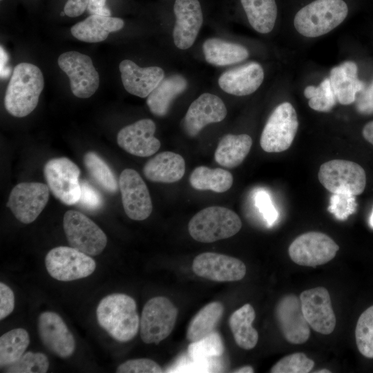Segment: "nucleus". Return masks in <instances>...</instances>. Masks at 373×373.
Returning <instances> with one entry per match:
<instances>
[{
	"instance_id": "obj_50",
	"label": "nucleus",
	"mask_w": 373,
	"mask_h": 373,
	"mask_svg": "<svg viewBox=\"0 0 373 373\" xmlns=\"http://www.w3.org/2000/svg\"><path fill=\"white\" fill-rule=\"evenodd\" d=\"M7 61V55L2 47H1V75L3 73L4 65Z\"/></svg>"
},
{
	"instance_id": "obj_4",
	"label": "nucleus",
	"mask_w": 373,
	"mask_h": 373,
	"mask_svg": "<svg viewBox=\"0 0 373 373\" xmlns=\"http://www.w3.org/2000/svg\"><path fill=\"white\" fill-rule=\"evenodd\" d=\"M241 227V220L233 211L218 206L202 209L193 216L188 224L191 236L204 243L230 238Z\"/></svg>"
},
{
	"instance_id": "obj_22",
	"label": "nucleus",
	"mask_w": 373,
	"mask_h": 373,
	"mask_svg": "<svg viewBox=\"0 0 373 373\" xmlns=\"http://www.w3.org/2000/svg\"><path fill=\"white\" fill-rule=\"evenodd\" d=\"M119 69L126 90L142 98L148 97L164 78V72L160 67L141 68L129 59L122 61Z\"/></svg>"
},
{
	"instance_id": "obj_33",
	"label": "nucleus",
	"mask_w": 373,
	"mask_h": 373,
	"mask_svg": "<svg viewBox=\"0 0 373 373\" xmlns=\"http://www.w3.org/2000/svg\"><path fill=\"white\" fill-rule=\"evenodd\" d=\"M223 313L224 306L220 302L206 305L190 321L186 331L187 339L191 343L195 342L214 332Z\"/></svg>"
},
{
	"instance_id": "obj_21",
	"label": "nucleus",
	"mask_w": 373,
	"mask_h": 373,
	"mask_svg": "<svg viewBox=\"0 0 373 373\" xmlns=\"http://www.w3.org/2000/svg\"><path fill=\"white\" fill-rule=\"evenodd\" d=\"M175 23L173 30L176 47L186 50L195 42L203 23L198 0H175L173 6Z\"/></svg>"
},
{
	"instance_id": "obj_11",
	"label": "nucleus",
	"mask_w": 373,
	"mask_h": 373,
	"mask_svg": "<svg viewBox=\"0 0 373 373\" xmlns=\"http://www.w3.org/2000/svg\"><path fill=\"white\" fill-rule=\"evenodd\" d=\"M338 249V245L327 234L309 231L298 236L289 245L288 253L295 263L314 267L332 260Z\"/></svg>"
},
{
	"instance_id": "obj_35",
	"label": "nucleus",
	"mask_w": 373,
	"mask_h": 373,
	"mask_svg": "<svg viewBox=\"0 0 373 373\" xmlns=\"http://www.w3.org/2000/svg\"><path fill=\"white\" fill-rule=\"evenodd\" d=\"M84 163L90 175L104 191L110 193L117 191L119 184L115 174L97 153H86Z\"/></svg>"
},
{
	"instance_id": "obj_47",
	"label": "nucleus",
	"mask_w": 373,
	"mask_h": 373,
	"mask_svg": "<svg viewBox=\"0 0 373 373\" xmlns=\"http://www.w3.org/2000/svg\"><path fill=\"white\" fill-rule=\"evenodd\" d=\"M89 0H68L66 3L64 12L70 17H76L87 9Z\"/></svg>"
},
{
	"instance_id": "obj_24",
	"label": "nucleus",
	"mask_w": 373,
	"mask_h": 373,
	"mask_svg": "<svg viewBox=\"0 0 373 373\" xmlns=\"http://www.w3.org/2000/svg\"><path fill=\"white\" fill-rule=\"evenodd\" d=\"M184 173V159L180 155L171 151L155 155L143 167L146 178L153 182H175L182 178Z\"/></svg>"
},
{
	"instance_id": "obj_8",
	"label": "nucleus",
	"mask_w": 373,
	"mask_h": 373,
	"mask_svg": "<svg viewBox=\"0 0 373 373\" xmlns=\"http://www.w3.org/2000/svg\"><path fill=\"white\" fill-rule=\"evenodd\" d=\"M66 237L70 247L89 256H97L104 249L107 237L100 227L82 213L67 211L63 218Z\"/></svg>"
},
{
	"instance_id": "obj_30",
	"label": "nucleus",
	"mask_w": 373,
	"mask_h": 373,
	"mask_svg": "<svg viewBox=\"0 0 373 373\" xmlns=\"http://www.w3.org/2000/svg\"><path fill=\"white\" fill-rule=\"evenodd\" d=\"M255 317L254 307L247 303L236 310L229 318V327L234 340L244 350H251L258 343V333L252 326Z\"/></svg>"
},
{
	"instance_id": "obj_31",
	"label": "nucleus",
	"mask_w": 373,
	"mask_h": 373,
	"mask_svg": "<svg viewBox=\"0 0 373 373\" xmlns=\"http://www.w3.org/2000/svg\"><path fill=\"white\" fill-rule=\"evenodd\" d=\"M240 2L255 30L267 34L273 30L278 14L276 0H240Z\"/></svg>"
},
{
	"instance_id": "obj_39",
	"label": "nucleus",
	"mask_w": 373,
	"mask_h": 373,
	"mask_svg": "<svg viewBox=\"0 0 373 373\" xmlns=\"http://www.w3.org/2000/svg\"><path fill=\"white\" fill-rule=\"evenodd\" d=\"M49 367L47 356L41 352H28L17 361L6 366L8 373H45Z\"/></svg>"
},
{
	"instance_id": "obj_40",
	"label": "nucleus",
	"mask_w": 373,
	"mask_h": 373,
	"mask_svg": "<svg viewBox=\"0 0 373 373\" xmlns=\"http://www.w3.org/2000/svg\"><path fill=\"white\" fill-rule=\"evenodd\" d=\"M314 366V362L304 353L296 352L285 356L271 368V373H307Z\"/></svg>"
},
{
	"instance_id": "obj_1",
	"label": "nucleus",
	"mask_w": 373,
	"mask_h": 373,
	"mask_svg": "<svg viewBox=\"0 0 373 373\" xmlns=\"http://www.w3.org/2000/svg\"><path fill=\"white\" fill-rule=\"evenodd\" d=\"M97 320L115 340L124 343L137 334L140 320L135 300L124 294H112L103 298L96 309Z\"/></svg>"
},
{
	"instance_id": "obj_23",
	"label": "nucleus",
	"mask_w": 373,
	"mask_h": 373,
	"mask_svg": "<svg viewBox=\"0 0 373 373\" xmlns=\"http://www.w3.org/2000/svg\"><path fill=\"white\" fill-rule=\"evenodd\" d=\"M264 79V70L257 62H249L224 72L218 79L220 88L225 93L245 96L254 93Z\"/></svg>"
},
{
	"instance_id": "obj_38",
	"label": "nucleus",
	"mask_w": 373,
	"mask_h": 373,
	"mask_svg": "<svg viewBox=\"0 0 373 373\" xmlns=\"http://www.w3.org/2000/svg\"><path fill=\"white\" fill-rule=\"evenodd\" d=\"M224 350L222 340L215 331L197 341L191 342L188 347L189 354L194 361L220 356Z\"/></svg>"
},
{
	"instance_id": "obj_13",
	"label": "nucleus",
	"mask_w": 373,
	"mask_h": 373,
	"mask_svg": "<svg viewBox=\"0 0 373 373\" xmlns=\"http://www.w3.org/2000/svg\"><path fill=\"white\" fill-rule=\"evenodd\" d=\"M49 187L41 182H21L12 189L7 203L15 217L23 224L35 221L48 203Z\"/></svg>"
},
{
	"instance_id": "obj_15",
	"label": "nucleus",
	"mask_w": 373,
	"mask_h": 373,
	"mask_svg": "<svg viewBox=\"0 0 373 373\" xmlns=\"http://www.w3.org/2000/svg\"><path fill=\"white\" fill-rule=\"evenodd\" d=\"M299 298L303 315L309 326L322 334H331L336 319L327 289L323 287L312 288L303 291Z\"/></svg>"
},
{
	"instance_id": "obj_43",
	"label": "nucleus",
	"mask_w": 373,
	"mask_h": 373,
	"mask_svg": "<svg viewBox=\"0 0 373 373\" xmlns=\"http://www.w3.org/2000/svg\"><path fill=\"white\" fill-rule=\"evenodd\" d=\"M81 195L78 203L85 209L95 211L99 209L103 204L101 194L88 182H80Z\"/></svg>"
},
{
	"instance_id": "obj_3",
	"label": "nucleus",
	"mask_w": 373,
	"mask_h": 373,
	"mask_svg": "<svg viewBox=\"0 0 373 373\" xmlns=\"http://www.w3.org/2000/svg\"><path fill=\"white\" fill-rule=\"evenodd\" d=\"M347 14L348 6L343 0H314L296 12L294 25L300 35L317 37L339 26Z\"/></svg>"
},
{
	"instance_id": "obj_53",
	"label": "nucleus",
	"mask_w": 373,
	"mask_h": 373,
	"mask_svg": "<svg viewBox=\"0 0 373 373\" xmlns=\"http://www.w3.org/2000/svg\"><path fill=\"white\" fill-rule=\"evenodd\" d=\"M370 224L371 227L373 228V210L372 211V213H371V216H370Z\"/></svg>"
},
{
	"instance_id": "obj_28",
	"label": "nucleus",
	"mask_w": 373,
	"mask_h": 373,
	"mask_svg": "<svg viewBox=\"0 0 373 373\" xmlns=\"http://www.w3.org/2000/svg\"><path fill=\"white\" fill-rule=\"evenodd\" d=\"M252 146V139L247 134H227L220 140L214 153L215 160L227 168H234L245 159Z\"/></svg>"
},
{
	"instance_id": "obj_2",
	"label": "nucleus",
	"mask_w": 373,
	"mask_h": 373,
	"mask_svg": "<svg viewBox=\"0 0 373 373\" xmlns=\"http://www.w3.org/2000/svg\"><path fill=\"white\" fill-rule=\"evenodd\" d=\"M44 86V76L37 66L26 62L17 64L4 97L6 111L14 117L27 116L37 107Z\"/></svg>"
},
{
	"instance_id": "obj_41",
	"label": "nucleus",
	"mask_w": 373,
	"mask_h": 373,
	"mask_svg": "<svg viewBox=\"0 0 373 373\" xmlns=\"http://www.w3.org/2000/svg\"><path fill=\"white\" fill-rule=\"evenodd\" d=\"M356 195L350 193H332L327 211L338 220H345L357 209Z\"/></svg>"
},
{
	"instance_id": "obj_44",
	"label": "nucleus",
	"mask_w": 373,
	"mask_h": 373,
	"mask_svg": "<svg viewBox=\"0 0 373 373\" xmlns=\"http://www.w3.org/2000/svg\"><path fill=\"white\" fill-rule=\"evenodd\" d=\"M255 204L267 224L271 226L277 220L278 214L272 204L269 195L264 191H258L255 196Z\"/></svg>"
},
{
	"instance_id": "obj_18",
	"label": "nucleus",
	"mask_w": 373,
	"mask_h": 373,
	"mask_svg": "<svg viewBox=\"0 0 373 373\" xmlns=\"http://www.w3.org/2000/svg\"><path fill=\"white\" fill-rule=\"evenodd\" d=\"M227 113L224 103L219 97L205 93L191 104L182 126L186 134L193 137L207 125L222 121Z\"/></svg>"
},
{
	"instance_id": "obj_45",
	"label": "nucleus",
	"mask_w": 373,
	"mask_h": 373,
	"mask_svg": "<svg viewBox=\"0 0 373 373\" xmlns=\"http://www.w3.org/2000/svg\"><path fill=\"white\" fill-rule=\"evenodd\" d=\"M356 95L355 107L357 112L363 115L373 113V79L371 83L365 86Z\"/></svg>"
},
{
	"instance_id": "obj_42",
	"label": "nucleus",
	"mask_w": 373,
	"mask_h": 373,
	"mask_svg": "<svg viewBox=\"0 0 373 373\" xmlns=\"http://www.w3.org/2000/svg\"><path fill=\"white\" fill-rule=\"evenodd\" d=\"M116 372L119 373H160L161 367L149 358L128 360L119 365Z\"/></svg>"
},
{
	"instance_id": "obj_29",
	"label": "nucleus",
	"mask_w": 373,
	"mask_h": 373,
	"mask_svg": "<svg viewBox=\"0 0 373 373\" xmlns=\"http://www.w3.org/2000/svg\"><path fill=\"white\" fill-rule=\"evenodd\" d=\"M202 49L206 61L216 66L236 64L249 57V51L243 46L219 38L207 39Z\"/></svg>"
},
{
	"instance_id": "obj_46",
	"label": "nucleus",
	"mask_w": 373,
	"mask_h": 373,
	"mask_svg": "<svg viewBox=\"0 0 373 373\" xmlns=\"http://www.w3.org/2000/svg\"><path fill=\"white\" fill-rule=\"evenodd\" d=\"M15 307V295L6 284L0 283V319L10 315Z\"/></svg>"
},
{
	"instance_id": "obj_52",
	"label": "nucleus",
	"mask_w": 373,
	"mask_h": 373,
	"mask_svg": "<svg viewBox=\"0 0 373 373\" xmlns=\"http://www.w3.org/2000/svg\"><path fill=\"white\" fill-rule=\"evenodd\" d=\"M331 371L327 369H321L318 371H315V373H330Z\"/></svg>"
},
{
	"instance_id": "obj_25",
	"label": "nucleus",
	"mask_w": 373,
	"mask_h": 373,
	"mask_svg": "<svg viewBox=\"0 0 373 373\" xmlns=\"http://www.w3.org/2000/svg\"><path fill=\"white\" fill-rule=\"evenodd\" d=\"M357 72V66L352 61H346L331 70L329 78L331 86L337 102L341 104L354 102L357 94L365 86L358 79Z\"/></svg>"
},
{
	"instance_id": "obj_17",
	"label": "nucleus",
	"mask_w": 373,
	"mask_h": 373,
	"mask_svg": "<svg viewBox=\"0 0 373 373\" xmlns=\"http://www.w3.org/2000/svg\"><path fill=\"white\" fill-rule=\"evenodd\" d=\"M192 269L198 276L218 282L240 280L247 271L240 260L214 252L198 255L193 261Z\"/></svg>"
},
{
	"instance_id": "obj_36",
	"label": "nucleus",
	"mask_w": 373,
	"mask_h": 373,
	"mask_svg": "<svg viewBox=\"0 0 373 373\" xmlns=\"http://www.w3.org/2000/svg\"><path fill=\"white\" fill-rule=\"evenodd\" d=\"M304 95L309 99V107L319 112L330 111L337 102L329 78L323 79L318 87L307 86Z\"/></svg>"
},
{
	"instance_id": "obj_48",
	"label": "nucleus",
	"mask_w": 373,
	"mask_h": 373,
	"mask_svg": "<svg viewBox=\"0 0 373 373\" xmlns=\"http://www.w3.org/2000/svg\"><path fill=\"white\" fill-rule=\"evenodd\" d=\"M106 0H89L87 10L90 15L111 16V10L106 5Z\"/></svg>"
},
{
	"instance_id": "obj_9",
	"label": "nucleus",
	"mask_w": 373,
	"mask_h": 373,
	"mask_svg": "<svg viewBox=\"0 0 373 373\" xmlns=\"http://www.w3.org/2000/svg\"><path fill=\"white\" fill-rule=\"evenodd\" d=\"M48 274L59 281L86 278L96 268L93 258L72 247L60 246L50 250L45 258Z\"/></svg>"
},
{
	"instance_id": "obj_12",
	"label": "nucleus",
	"mask_w": 373,
	"mask_h": 373,
	"mask_svg": "<svg viewBox=\"0 0 373 373\" xmlns=\"http://www.w3.org/2000/svg\"><path fill=\"white\" fill-rule=\"evenodd\" d=\"M57 63L68 77L75 96L88 98L97 91L99 76L89 56L77 51L66 52L59 55Z\"/></svg>"
},
{
	"instance_id": "obj_20",
	"label": "nucleus",
	"mask_w": 373,
	"mask_h": 373,
	"mask_svg": "<svg viewBox=\"0 0 373 373\" xmlns=\"http://www.w3.org/2000/svg\"><path fill=\"white\" fill-rule=\"evenodd\" d=\"M155 130L152 119H140L122 128L117 133V142L131 155L149 157L155 153L161 146L160 140L154 137Z\"/></svg>"
},
{
	"instance_id": "obj_7",
	"label": "nucleus",
	"mask_w": 373,
	"mask_h": 373,
	"mask_svg": "<svg viewBox=\"0 0 373 373\" xmlns=\"http://www.w3.org/2000/svg\"><path fill=\"white\" fill-rule=\"evenodd\" d=\"M321 184L332 193L361 194L366 185V175L358 164L345 160H332L323 163L318 171Z\"/></svg>"
},
{
	"instance_id": "obj_34",
	"label": "nucleus",
	"mask_w": 373,
	"mask_h": 373,
	"mask_svg": "<svg viewBox=\"0 0 373 373\" xmlns=\"http://www.w3.org/2000/svg\"><path fill=\"white\" fill-rule=\"evenodd\" d=\"M30 343L28 332L15 328L3 334L0 338V365L6 367L17 361Z\"/></svg>"
},
{
	"instance_id": "obj_10",
	"label": "nucleus",
	"mask_w": 373,
	"mask_h": 373,
	"mask_svg": "<svg viewBox=\"0 0 373 373\" xmlns=\"http://www.w3.org/2000/svg\"><path fill=\"white\" fill-rule=\"evenodd\" d=\"M44 175L53 195L66 205L78 203L81 195L80 170L70 159L61 157L48 160Z\"/></svg>"
},
{
	"instance_id": "obj_5",
	"label": "nucleus",
	"mask_w": 373,
	"mask_h": 373,
	"mask_svg": "<svg viewBox=\"0 0 373 373\" xmlns=\"http://www.w3.org/2000/svg\"><path fill=\"white\" fill-rule=\"evenodd\" d=\"M298 128L297 114L289 102L276 106L261 133V148L268 153H279L291 145Z\"/></svg>"
},
{
	"instance_id": "obj_19",
	"label": "nucleus",
	"mask_w": 373,
	"mask_h": 373,
	"mask_svg": "<svg viewBox=\"0 0 373 373\" xmlns=\"http://www.w3.org/2000/svg\"><path fill=\"white\" fill-rule=\"evenodd\" d=\"M38 332L44 345L61 358L70 356L75 340L61 317L53 312H44L38 318Z\"/></svg>"
},
{
	"instance_id": "obj_14",
	"label": "nucleus",
	"mask_w": 373,
	"mask_h": 373,
	"mask_svg": "<svg viewBox=\"0 0 373 373\" xmlns=\"http://www.w3.org/2000/svg\"><path fill=\"white\" fill-rule=\"evenodd\" d=\"M118 184L128 217L134 220L149 218L153 210L152 201L146 184L138 172L132 169L123 170Z\"/></svg>"
},
{
	"instance_id": "obj_16",
	"label": "nucleus",
	"mask_w": 373,
	"mask_h": 373,
	"mask_svg": "<svg viewBox=\"0 0 373 373\" xmlns=\"http://www.w3.org/2000/svg\"><path fill=\"white\" fill-rule=\"evenodd\" d=\"M275 317L285 338L292 344H302L309 338V325L305 318L300 298L289 294L275 307Z\"/></svg>"
},
{
	"instance_id": "obj_37",
	"label": "nucleus",
	"mask_w": 373,
	"mask_h": 373,
	"mask_svg": "<svg viewBox=\"0 0 373 373\" xmlns=\"http://www.w3.org/2000/svg\"><path fill=\"white\" fill-rule=\"evenodd\" d=\"M356 343L358 351L368 358H373V305L359 316L355 329Z\"/></svg>"
},
{
	"instance_id": "obj_27",
	"label": "nucleus",
	"mask_w": 373,
	"mask_h": 373,
	"mask_svg": "<svg viewBox=\"0 0 373 373\" xmlns=\"http://www.w3.org/2000/svg\"><path fill=\"white\" fill-rule=\"evenodd\" d=\"M187 88V80L180 75L164 78L149 95L146 104L151 112L158 117L165 116L173 99Z\"/></svg>"
},
{
	"instance_id": "obj_26",
	"label": "nucleus",
	"mask_w": 373,
	"mask_h": 373,
	"mask_svg": "<svg viewBox=\"0 0 373 373\" xmlns=\"http://www.w3.org/2000/svg\"><path fill=\"white\" fill-rule=\"evenodd\" d=\"M124 26V22L120 18L90 15L73 25L70 32L79 41L96 43L105 40L111 32L121 30Z\"/></svg>"
},
{
	"instance_id": "obj_6",
	"label": "nucleus",
	"mask_w": 373,
	"mask_h": 373,
	"mask_svg": "<svg viewBox=\"0 0 373 373\" xmlns=\"http://www.w3.org/2000/svg\"><path fill=\"white\" fill-rule=\"evenodd\" d=\"M178 310L164 296L151 298L144 305L140 318V336L144 343H159L173 331Z\"/></svg>"
},
{
	"instance_id": "obj_51",
	"label": "nucleus",
	"mask_w": 373,
	"mask_h": 373,
	"mask_svg": "<svg viewBox=\"0 0 373 373\" xmlns=\"http://www.w3.org/2000/svg\"><path fill=\"white\" fill-rule=\"evenodd\" d=\"M254 372V370L252 367H251L249 365H247V366L242 367H240L239 369H237L235 371H233V372H236V373H252Z\"/></svg>"
},
{
	"instance_id": "obj_32",
	"label": "nucleus",
	"mask_w": 373,
	"mask_h": 373,
	"mask_svg": "<svg viewBox=\"0 0 373 373\" xmlns=\"http://www.w3.org/2000/svg\"><path fill=\"white\" fill-rule=\"evenodd\" d=\"M232 174L220 168L211 169L200 166L194 169L189 177L191 186L197 190H211L216 193L228 191L233 184Z\"/></svg>"
},
{
	"instance_id": "obj_49",
	"label": "nucleus",
	"mask_w": 373,
	"mask_h": 373,
	"mask_svg": "<svg viewBox=\"0 0 373 373\" xmlns=\"http://www.w3.org/2000/svg\"><path fill=\"white\" fill-rule=\"evenodd\" d=\"M363 137L373 145V121L367 122L362 131Z\"/></svg>"
}]
</instances>
